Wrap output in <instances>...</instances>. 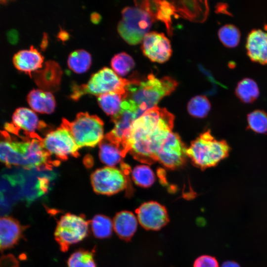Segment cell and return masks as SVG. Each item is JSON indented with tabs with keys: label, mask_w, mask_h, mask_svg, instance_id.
<instances>
[{
	"label": "cell",
	"mask_w": 267,
	"mask_h": 267,
	"mask_svg": "<svg viewBox=\"0 0 267 267\" xmlns=\"http://www.w3.org/2000/svg\"><path fill=\"white\" fill-rule=\"evenodd\" d=\"M99 157L106 165L113 167L120 163L127 153L122 144L115 140L108 133L99 143Z\"/></svg>",
	"instance_id": "d6986e66"
},
{
	"label": "cell",
	"mask_w": 267,
	"mask_h": 267,
	"mask_svg": "<svg viewBox=\"0 0 267 267\" xmlns=\"http://www.w3.org/2000/svg\"><path fill=\"white\" fill-rule=\"evenodd\" d=\"M27 100L33 110L41 113L50 114L56 107L55 98L51 92L41 89L31 90Z\"/></svg>",
	"instance_id": "603a6c76"
},
{
	"label": "cell",
	"mask_w": 267,
	"mask_h": 267,
	"mask_svg": "<svg viewBox=\"0 0 267 267\" xmlns=\"http://www.w3.org/2000/svg\"><path fill=\"white\" fill-rule=\"evenodd\" d=\"M221 267H240V266L235 262L228 261L223 263Z\"/></svg>",
	"instance_id": "74e56055"
},
{
	"label": "cell",
	"mask_w": 267,
	"mask_h": 267,
	"mask_svg": "<svg viewBox=\"0 0 267 267\" xmlns=\"http://www.w3.org/2000/svg\"><path fill=\"white\" fill-rule=\"evenodd\" d=\"M229 150L225 141L216 139L208 131L191 142L186 154L195 166L204 169L216 165L228 156Z\"/></svg>",
	"instance_id": "277c9868"
},
{
	"label": "cell",
	"mask_w": 267,
	"mask_h": 267,
	"mask_svg": "<svg viewBox=\"0 0 267 267\" xmlns=\"http://www.w3.org/2000/svg\"><path fill=\"white\" fill-rule=\"evenodd\" d=\"M174 115L157 106L146 111L133 122L125 142L127 152L147 164L156 161L157 151L172 132Z\"/></svg>",
	"instance_id": "6da1fadb"
},
{
	"label": "cell",
	"mask_w": 267,
	"mask_h": 267,
	"mask_svg": "<svg viewBox=\"0 0 267 267\" xmlns=\"http://www.w3.org/2000/svg\"><path fill=\"white\" fill-rule=\"evenodd\" d=\"M135 6L125 7L117 26L121 37L129 44L135 45L142 41L156 20L149 0L135 1Z\"/></svg>",
	"instance_id": "3957f363"
},
{
	"label": "cell",
	"mask_w": 267,
	"mask_h": 267,
	"mask_svg": "<svg viewBox=\"0 0 267 267\" xmlns=\"http://www.w3.org/2000/svg\"><path fill=\"white\" fill-rule=\"evenodd\" d=\"M89 222L83 215L66 213L57 222L54 239L63 252L87 237L89 232Z\"/></svg>",
	"instance_id": "52a82bcc"
},
{
	"label": "cell",
	"mask_w": 267,
	"mask_h": 267,
	"mask_svg": "<svg viewBox=\"0 0 267 267\" xmlns=\"http://www.w3.org/2000/svg\"><path fill=\"white\" fill-rule=\"evenodd\" d=\"M150 3L156 20L164 23L168 34L171 35L172 17L173 15L175 16L174 7L171 2L166 0H150Z\"/></svg>",
	"instance_id": "cb8c5ba5"
},
{
	"label": "cell",
	"mask_w": 267,
	"mask_h": 267,
	"mask_svg": "<svg viewBox=\"0 0 267 267\" xmlns=\"http://www.w3.org/2000/svg\"><path fill=\"white\" fill-rule=\"evenodd\" d=\"M67 63L69 68L74 72L83 73L87 71L91 65V55L84 49H78L69 54Z\"/></svg>",
	"instance_id": "83f0119b"
},
{
	"label": "cell",
	"mask_w": 267,
	"mask_h": 267,
	"mask_svg": "<svg viewBox=\"0 0 267 267\" xmlns=\"http://www.w3.org/2000/svg\"><path fill=\"white\" fill-rule=\"evenodd\" d=\"M134 65L133 58L124 52L115 55L111 61V66L113 71L121 76L127 75L134 68Z\"/></svg>",
	"instance_id": "f546056e"
},
{
	"label": "cell",
	"mask_w": 267,
	"mask_h": 267,
	"mask_svg": "<svg viewBox=\"0 0 267 267\" xmlns=\"http://www.w3.org/2000/svg\"><path fill=\"white\" fill-rule=\"evenodd\" d=\"M132 176L136 184L144 187L150 186L155 181V176L153 171L146 165L135 167L133 170Z\"/></svg>",
	"instance_id": "d6a6232c"
},
{
	"label": "cell",
	"mask_w": 267,
	"mask_h": 267,
	"mask_svg": "<svg viewBox=\"0 0 267 267\" xmlns=\"http://www.w3.org/2000/svg\"><path fill=\"white\" fill-rule=\"evenodd\" d=\"M44 60V56L33 46L28 49L19 51L13 58V62L16 68L28 74L31 77L33 72L43 67Z\"/></svg>",
	"instance_id": "44dd1931"
},
{
	"label": "cell",
	"mask_w": 267,
	"mask_h": 267,
	"mask_svg": "<svg viewBox=\"0 0 267 267\" xmlns=\"http://www.w3.org/2000/svg\"><path fill=\"white\" fill-rule=\"evenodd\" d=\"M28 227L12 217H0V252L17 245L24 237V232Z\"/></svg>",
	"instance_id": "2e32d148"
},
{
	"label": "cell",
	"mask_w": 267,
	"mask_h": 267,
	"mask_svg": "<svg viewBox=\"0 0 267 267\" xmlns=\"http://www.w3.org/2000/svg\"><path fill=\"white\" fill-rule=\"evenodd\" d=\"M246 48L250 59L262 64H267V32L253 29L248 34Z\"/></svg>",
	"instance_id": "ac0fdd59"
},
{
	"label": "cell",
	"mask_w": 267,
	"mask_h": 267,
	"mask_svg": "<svg viewBox=\"0 0 267 267\" xmlns=\"http://www.w3.org/2000/svg\"><path fill=\"white\" fill-rule=\"evenodd\" d=\"M93 190L98 194L111 195L123 190L127 185L125 175L119 169L106 167L95 170L91 175Z\"/></svg>",
	"instance_id": "30bf717a"
},
{
	"label": "cell",
	"mask_w": 267,
	"mask_h": 267,
	"mask_svg": "<svg viewBox=\"0 0 267 267\" xmlns=\"http://www.w3.org/2000/svg\"><path fill=\"white\" fill-rule=\"evenodd\" d=\"M175 11L179 16L194 22H202L208 13L206 1H173Z\"/></svg>",
	"instance_id": "ffe728a7"
},
{
	"label": "cell",
	"mask_w": 267,
	"mask_h": 267,
	"mask_svg": "<svg viewBox=\"0 0 267 267\" xmlns=\"http://www.w3.org/2000/svg\"><path fill=\"white\" fill-rule=\"evenodd\" d=\"M89 226L94 237L99 239L110 237L113 230V221L102 214L94 216L89 222Z\"/></svg>",
	"instance_id": "4316f807"
},
{
	"label": "cell",
	"mask_w": 267,
	"mask_h": 267,
	"mask_svg": "<svg viewBox=\"0 0 267 267\" xmlns=\"http://www.w3.org/2000/svg\"><path fill=\"white\" fill-rule=\"evenodd\" d=\"M218 36L223 45L228 47H234L239 43L241 33L236 26L227 24L219 30Z\"/></svg>",
	"instance_id": "4dcf8cb0"
},
{
	"label": "cell",
	"mask_w": 267,
	"mask_h": 267,
	"mask_svg": "<svg viewBox=\"0 0 267 267\" xmlns=\"http://www.w3.org/2000/svg\"><path fill=\"white\" fill-rule=\"evenodd\" d=\"M138 222L131 212L122 211L117 213L113 220V230L121 239L128 241L135 233Z\"/></svg>",
	"instance_id": "7402d4cb"
},
{
	"label": "cell",
	"mask_w": 267,
	"mask_h": 267,
	"mask_svg": "<svg viewBox=\"0 0 267 267\" xmlns=\"http://www.w3.org/2000/svg\"><path fill=\"white\" fill-rule=\"evenodd\" d=\"M138 223L147 230H158L169 221L166 208L155 201L143 203L136 210Z\"/></svg>",
	"instance_id": "4fadbf2b"
},
{
	"label": "cell",
	"mask_w": 267,
	"mask_h": 267,
	"mask_svg": "<svg viewBox=\"0 0 267 267\" xmlns=\"http://www.w3.org/2000/svg\"><path fill=\"white\" fill-rule=\"evenodd\" d=\"M249 127L258 133L267 132V114L264 111L256 110L250 113L247 116Z\"/></svg>",
	"instance_id": "836d02e7"
},
{
	"label": "cell",
	"mask_w": 267,
	"mask_h": 267,
	"mask_svg": "<svg viewBox=\"0 0 267 267\" xmlns=\"http://www.w3.org/2000/svg\"><path fill=\"white\" fill-rule=\"evenodd\" d=\"M235 94L242 102L251 103L258 98L260 91L257 83L253 79L245 78L238 83Z\"/></svg>",
	"instance_id": "484cf974"
},
{
	"label": "cell",
	"mask_w": 267,
	"mask_h": 267,
	"mask_svg": "<svg viewBox=\"0 0 267 267\" xmlns=\"http://www.w3.org/2000/svg\"><path fill=\"white\" fill-rule=\"evenodd\" d=\"M193 267H219V266L215 257L209 255H202L195 260Z\"/></svg>",
	"instance_id": "e575fe53"
},
{
	"label": "cell",
	"mask_w": 267,
	"mask_h": 267,
	"mask_svg": "<svg viewBox=\"0 0 267 267\" xmlns=\"http://www.w3.org/2000/svg\"><path fill=\"white\" fill-rule=\"evenodd\" d=\"M62 71L56 62L46 61L42 68L32 73L37 85L42 90L55 92L60 87Z\"/></svg>",
	"instance_id": "e0dca14e"
},
{
	"label": "cell",
	"mask_w": 267,
	"mask_h": 267,
	"mask_svg": "<svg viewBox=\"0 0 267 267\" xmlns=\"http://www.w3.org/2000/svg\"><path fill=\"white\" fill-rule=\"evenodd\" d=\"M129 82V80L119 77L113 70L105 67L92 74L86 84H73L70 98L77 100L86 94L99 96L109 92L125 94Z\"/></svg>",
	"instance_id": "5b68a950"
},
{
	"label": "cell",
	"mask_w": 267,
	"mask_h": 267,
	"mask_svg": "<svg viewBox=\"0 0 267 267\" xmlns=\"http://www.w3.org/2000/svg\"><path fill=\"white\" fill-rule=\"evenodd\" d=\"M142 42L141 49L143 54L153 62L163 63L171 56L170 42L163 33H148Z\"/></svg>",
	"instance_id": "5bb4252c"
},
{
	"label": "cell",
	"mask_w": 267,
	"mask_h": 267,
	"mask_svg": "<svg viewBox=\"0 0 267 267\" xmlns=\"http://www.w3.org/2000/svg\"><path fill=\"white\" fill-rule=\"evenodd\" d=\"M211 109V104L207 98L203 95H197L192 98L187 105L189 113L197 118L207 116Z\"/></svg>",
	"instance_id": "1f68e13d"
},
{
	"label": "cell",
	"mask_w": 267,
	"mask_h": 267,
	"mask_svg": "<svg viewBox=\"0 0 267 267\" xmlns=\"http://www.w3.org/2000/svg\"><path fill=\"white\" fill-rule=\"evenodd\" d=\"M126 97V94L109 92L97 96V101L103 111L112 118L120 112Z\"/></svg>",
	"instance_id": "d4e9b609"
},
{
	"label": "cell",
	"mask_w": 267,
	"mask_h": 267,
	"mask_svg": "<svg viewBox=\"0 0 267 267\" xmlns=\"http://www.w3.org/2000/svg\"><path fill=\"white\" fill-rule=\"evenodd\" d=\"M139 117L135 108L125 98L120 112L112 117L114 127L108 134L115 140L122 144L125 148V142L129 131L134 121Z\"/></svg>",
	"instance_id": "9a60e30c"
},
{
	"label": "cell",
	"mask_w": 267,
	"mask_h": 267,
	"mask_svg": "<svg viewBox=\"0 0 267 267\" xmlns=\"http://www.w3.org/2000/svg\"><path fill=\"white\" fill-rule=\"evenodd\" d=\"M94 252L79 249L72 253L67 261L68 267H96Z\"/></svg>",
	"instance_id": "f1b7e54d"
},
{
	"label": "cell",
	"mask_w": 267,
	"mask_h": 267,
	"mask_svg": "<svg viewBox=\"0 0 267 267\" xmlns=\"http://www.w3.org/2000/svg\"><path fill=\"white\" fill-rule=\"evenodd\" d=\"M19 267V261L13 255L7 254L0 257V267Z\"/></svg>",
	"instance_id": "d590c367"
},
{
	"label": "cell",
	"mask_w": 267,
	"mask_h": 267,
	"mask_svg": "<svg viewBox=\"0 0 267 267\" xmlns=\"http://www.w3.org/2000/svg\"><path fill=\"white\" fill-rule=\"evenodd\" d=\"M44 148L51 155L61 160L68 156L77 157L80 148L69 131L64 126L49 132L42 138Z\"/></svg>",
	"instance_id": "9c48e42d"
},
{
	"label": "cell",
	"mask_w": 267,
	"mask_h": 267,
	"mask_svg": "<svg viewBox=\"0 0 267 267\" xmlns=\"http://www.w3.org/2000/svg\"><path fill=\"white\" fill-rule=\"evenodd\" d=\"M129 80L126 87V99L135 108L139 116L156 107L162 98L170 94L178 86L177 81L170 77L158 79L152 74L144 79Z\"/></svg>",
	"instance_id": "7a4b0ae2"
},
{
	"label": "cell",
	"mask_w": 267,
	"mask_h": 267,
	"mask_svg": "<svg viewBox=\"0 0 267 267\" xmlns=\"http://www.w3.org/2000/svg\"><path fill=\"white\" fill-rule=\"evenodd\" d=\"M186 149L178 135L172 132L159 147L156 161L169 168L180 166L185 161Z\"/></svg>",
	"instance_id": "7c38bea8"
},
{
	"label": "cell",
	"mask_w": 267,
	"mask_h": 267,
	"mask_svg": "<svg viewBox=\"0 0 267 267\" xmlns=\"http://www.w3.org/2000/svg\"><path fill=\"white\" fill-rule=\"evenodd\" d=\"M12 123H6V131H22L23 135L19 137L42 139L36 133L45 127L46 124L40 121L37 114L31 109L19 107L15 110L12 117Z\"/></svg>",
	"instance_id": "8fae6325"
},
{
	"label": "cell",
	"mask_w": 267,
	"mask_h": 267,
	"mask_svg": "<svg viewBox=\"0 0 267 267\" xmlns=\"http://www.w3.org/2000/svg\"><path fill=\"white\" fill-rule=\"evenodd\" d=\"M18 174L22 200L27 205L45 194L57 176L52 169L48 168L24 169Z\"/></svg>",
	"instance_id": "ba28073f"
},
{
	"label": "cell",
	"mask_w": 267,
	"mask_h": 267,
	"mask_svg": "<svg viewBox=\"0 0 267 267\" xmlns=\"http://www.w3.org/2000/svg\"><path fill=\"white\" fill-rule=\"evenodd\" d=\"M91 19L92 22L97 23L100 20V16L97 13H93L91 15Z\"/></svg>",
	"instance_id": "f35d334b"
},
{
	"label": "cell",
	"mask_w": 267,
	"mask_h": 267,
	"mask_svg": "<svg viewBox=\"0 0 267 267\" xmlns=\"http://www.w3.org/2000/svg\"><path fill=\"white\" fill-rule=\"evenodd\" d=\"M61 125L69 131L79 148L94 147L104 137L102 121L87 112L78 113L72 122L63 119Z\"/></svg>",
	"instance_id": "8992f818"
},
{
	"label": "cell",
	"mask_w": 267,
	"mask_h": 267,
	"mask_svg": "<svg viewBox=\"0 0 267 267\" xmlns=\"http://www.w3.org/2000/svg\"><path fill=\"white\" fill-rule=\"evenodd\" d=\"M12 205L0 199V217L7 216L11 211Z\"/></svg>",
	"instance_id": "8d00e7d4"
}]
</instances>
